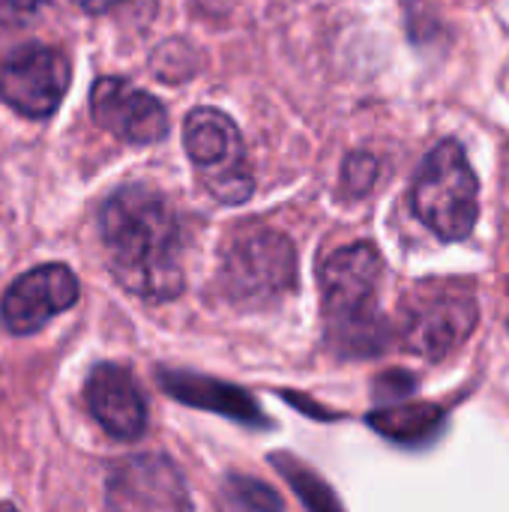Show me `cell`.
Returning <instances> with one entry per match:
<instances>
[{
	"label": "cell",
	"instance_id": "6da1fadb",
	"mask_svg": "<svg viewBox=\"0 0 509 512\" xmlns=\"http://www.w3.org/2000/svg\"><path fill=\"white\" fill-rule=\"evenodd\" d=\"M102 243L117 282L144 300H174L183 291L180 222L153 189L126 186L99 213Z\"/></svg>",
	"mask_w": 509,
	"mask_h": 512
},
{
	"label": "cell",
	"instance_id": "7a4b0ae2",
	"mask_svg": "<svg viewBox=\"0 0 509 512\" xmlns=\"http://www.w3.org/2000/svg\"><path fill=\"white\" fill-rule=\"evenodd\" d=\"M381 276L384 261L372 243L345 246L321 267L327 333L345 357H372L390 342V327L378 312Z\"/></svg>",
	"mask_w": 509,
	"mask_h": 512
},
{
	"label": "cell",
	"instance_id": "3957f363",
	"mask_svg": "<svg viewBox=\"0 0 509 512\" xmlns=\"http://www.w3.org/2000/svg\"><path fill=\"white\" fill-rule=\"evenodd\" d=\"M411 207L441 240L471 237L480 216V186L456 141H441L423 159L411 186Z\"/></svg>",
	"mask_w": 509,
	"mask_h": 512
},
{
	"label": "cell",
	"instance_id": "277c9868",
	"mask_svg": "<svg viewBox=\"0 0 509 512\" xmlns=\"http://www.w3.org/2000/svg\"><path fill=\"white\" fill-rule=\"evenodd\" d=\"M183 147L201 183L222 204H243L255 183L234 120L216 108H195L183 123Z\"/></svg>",
	"mask_w": 509,
	"mask_h": 512
},
{
	"label": "cell",
	"instance_id": "5b68a950",
	"mask_svg": "<svg viewBox=\"0 0 509 512\" xmlns=\"http://www.w3.org/2000/svg\"><path fill=\"white\" fill-rule=\"evenodd\" d=\"M297 279V255L285 234L255 231L240 237L225 258L228 294L240 303H264L285 294Z\"/></svg>",
	"mask_w": 509,
	"mask_h": 512
},
{
	"label": "cell",
	"instance_id": "8992f818",
	"mask_svg": "<svg viewBox=\"0 0 509 512\" xmlns=\"http://www.w3.org/2000/svg\"><path fill=\"white\" fill-rule=\"evenodd\" d=\"M69 87V60L48 45H24L0 63V99L24 117L57 111Z\"/></svg>",
	"mask_w": 509,
	"mask_h": 512
},
{
	"label": "cell",
	"instance_id": "52a82bcc",
	"mask_svg": "<svg viewBox=\"0 0 509 512\" xmlns=\"http://www.w3.org/2000/svg\"><path fill=\"white\" fill-rule=\"evenodd\" d=\"M477 300L471 294H420L405 309L402 342L411 354L441 360L453 354L477 330Z\"/></svg>",
	"mask_w": 509,
	"mask_h": 512
},
{
	"label": "cell",
	"instance_id": "ba28073f",
	"mask_svg": "<svg viewBox=\"0 0 509 512\" xmlns=\"http://www.w3.org/2000/svg\"><path fill=\"white\" fill-rule=\"evenodd\" d=\"M78 300V279L66 264H42L18 276L0 303L6 330L27 336L42 330L54 315L66 312Z\"/></svg>",
	"mask_w": 509,
	"mask_h": 512
},
{
	"label": "cell",
	"instance_id": "9c48e42d",
	"mask_svg": "<svg viewBox=\"0 0 509 512\" xmlns=\"http://www.w3.org/2000/svg\"><path fill=\"white\" fill-rule=\"evenodd\" d=\"M90 111L105 132L129 144H156L168 135L162 102L126 78H99L90 90Z\"/></svg>",
	"mask_w": 509,
	"mask_h": 512
},
{
	"label": "cell",
	"instance_id": "30bf717a",
	"mask_svg": "<svg viewBox=\"0 0 509 512\" xmlns=\"http://www.w3.org/2000/svg\"><path fill=\"white\" fill-rule=\"evenodd\" d=\"M84 399L96 423L120 441H138L147 429V405L144 396L120 366H96L87 378Z\"/></svg>",
	"mask_w": 509,
	"mask_h": 512
},
{
	"label": "cell",
	"instance_id": "8fae6325",
	"mask_svg": "<svg viewBox=\"0 0 509 512\" xmlns=\"http://www.w3.org/2000/svg\"><path fill=\"white\" fill-rule=\"evenodd\" d=\"M111 501L123 512H183L186 492L165 459H129L111 480Z\"/></svg>",
	"mask_w": 509,
	"mask_h": 512
},
{
	"label": "cell",
	"instance_id": "7c38bea8",
	"mask_svg": "<svg viewBox=\"0 0 509 512\" xmlns=\"http://www.w3.org/2000/svg\"><path fill=\"white\" fill-rule=\"evenodd\" d=\"M162 384L168 387V393H174L177 399H183L189 405L213 408V411H222L243 423H261L258 405L234 387H225V384H216L207 378H189V375H171V378H162Z\"/></svg>",
	"mask_w": 509,
	"mask_h": 512
},
{
	"label": "cell",
	"instance_id": "4fadbf2b",
	"mask_svg": "<svg viewBox=\"0 0 509 512\" xmlns=\"http://www.w3.org/2000/svg\"><path fill=\"white\" fill-rule=\"evenodd\" d=\"M372 429H378L384 438L399 441V444H420L429 441L441 423H444V411L435 405H399V408H387V411H375L369 417Z\"/></svg>",
	"mask_w": 509,
	"mask_h": 512
},
{
	"label": "cell",
	"instance_id": "5bb4252c",
	"mask_svg": "<svg viewBox=\"0 0 509 512\" xmlns=\"http://www.w3.org/2000/svg\"><path fill=\"white\" fill-rule=\"evenodd\" d=\"M276 468L288 477V483L297 489V495L303 498V504L309 507L312 512H342L339 507V501L333 498V492L315 477V474H309L300 462H294V459H285V456H276Z\"/></svg>",
	"mask_w": 509,
	"mask_h": 512
},
{
	"label": "cell",
	"instance_id": "9a60e30c",
	"mask_svg": "<svg viewBox=\"0 0 509 512\" xmlns=\"http://www.w3.org/2000/svg\"><path fill=\"white\" fill-rule=\"evenodd\" d=\"M231 495L249 512H282L279 495L252 477H231Z\"/></svg>",
	"mask_w": 509,
	"mask_h": 512
},
{
	"label": "cell",
	"instance_id": "2e32d148",
	"mask_svg": "<svg viewBox=\"0 0 509 512\" xmlns=\"http://www.w3.org/2000/svg\"><path fill=\"white\" fill-rule=\"evenodd\" d=\"M378 177V162L369 156V153H354L348 162H345V189L354 192V195H363L372 189Z\"/></svg>",
	"mask_w": 509,
	"mask_h": 512
},
{
	"label": "cell",
	"instance_id": "e0dca14e",
	"mask_svg": "<svg viewBox=\"0 0 509 512\" xmlns=\"http://www.w3.org/2000/svg\"><path fill=\"white\" fill-rule=\"evenodd\" d=\"M45 0H0V12L3 15H15V18H24V15H33Z\"/></svg>",
	"mask_w": 509,
	"mask_h": 512
},
{
	"label": "cell",
	"instance_id": "ac0fdd59",
	"mask_svg": "<svg viewBox=\"0 0 509 512\" xmlns=\"http://www.w3.org/2000/svg\"><path fill=\"white\" fill-rule=\"evenodd\" d=\"M84 12H108L111 6H117L120 0H75Z\"/></svg>",
	"mask_w": 509,
	"mask_h": 512
},
{
	"label": "cell",
	"instance_id": "d6986e66",
	"mask_svg": "<svg viewBox=\"0 0 509 512\" xmlns=\"http://www.w3.org/2000/svg\"><path fill=\"white\" fill-rule=\"evenodd\" d=\"M0 512H15V507L12 504H0Z\"/></svg>",
	"mask_w": 509,
	"mask_h": 512
}]
</instances>
